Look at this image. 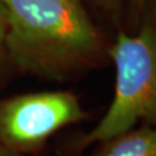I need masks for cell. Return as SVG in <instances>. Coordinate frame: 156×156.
Listing matches in <instances>:
<instances>
[{"label":"cell","instance_id":"ba28073f","mask_svg":"<svg viewBox=\"0 0 156 156\" xmlns=\"http://www.w3.org/2000/svg\"><path fill=\"white\" fill-rule=\"evenodd\" d=\"M0 156H23V155H20V154H17L15 151H9V149H7L5 147H2V146L0 145Z\"/></svg>","mask_w":156,"mask_h":156},{"label":"cell","instance_id":"5b68a950","mask_svg":"<svg viewBox=\"0 0 156 156\" xmlns=\"http://www.w3.org/2000/svg\"><path fill=\"white\" fill-rule=\"evenodd\" d=\"M90 1L112 16L117 15L123 5V0H90Z\"/></svg>","mask_w":156,"mask_h":156},{"label":"cell","instance_id":"6da1fadb","mask_svg":"<svg viewBox=\"0 0 156 156\" xmlns=\"http://www.w3.org/2000/svg\"><path fill=\"white\" fill-rule=\"evenodd\" d=\"M5 55L24 73L53 81L93 67L103 41L83 0H0Z\"/></svg>","mask_w":156,"mask_h":156},{"label":"cell","instance_id":"52a82bcc","mask_svg":"<svg viewBox=\"0 0 156 156\" xmlns=\"http://www.w3.org/2000/svg\"><path fill=\"white\" fill-rule=\"evenodd\" d=\"M149 0H131L132 2V6L134 8V14H138L142 11V8L145 7V5L148 2Z\"/></svg>","mask_w":156,"mask_h":156},{"label":"cell","instance_id":"8992f818","mask_svg":"<svg viewBox=\"0 0 156 156\" xmlns=\"http://www.w3.org/2000/svg\"><path fill=\"white\" fill-rule=\"evenodd\" d=\"M5 37H6V19L2 8L0 6V60L5 56Z\"/></svg>","mask_w":156,"mask_h":156},{"label":"cell","instance_id":"7a4b0ae2","mask_svg":"<svg viewBox=\"0 0 156 156\" xmlns=\"http://www.w3.org/2000/svg\"><path fill=\"white\" fill-rule=\"evenodd\" d=\"M139 31H119L108 50L116 66L112 103L104 117L78 142L80 151L129 131L141 123L156 126V0L142 8Z\"/></svg>","mask_w":156,"mask_h":156},{"label":"cell","instance_id":"3957f363","mask_svg":"<svg viewBox=\"0 0 156 156\" xmlns=\"http://www.w3.org/2000/svg\"><path fill=\"white\" fill-rule=\"evenodd\" d=\"M87 117L69 91H43L0 102V145L24 155L36 151L62 127Z\"/></svg>","mask_w":156,"mask_h":156},{"label":"cell","instance_id":"277c9868","mask_svg":"<svg viewBox=\"0 0 156 156\" xmlns=\"http://www.w3.org/2000/svg\"><path fill=\"white\" fill-rule=\"evenodd\" d=\"M89 156H156V126L144 125L102 141Z\"/></svg>","mask_w":156,"mask_h":156}]
</instances>
